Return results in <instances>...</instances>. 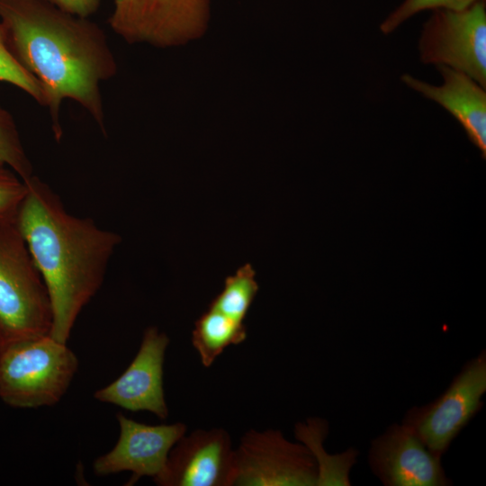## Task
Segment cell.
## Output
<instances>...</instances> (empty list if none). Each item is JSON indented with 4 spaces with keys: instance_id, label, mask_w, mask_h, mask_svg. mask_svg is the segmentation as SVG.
I'll use <instances>...</instances> for the list:
<instances>
[{
    "instance_id": "cell-1",
    "label": "cell",
    "mask_w": 486,
    "mask_h": 486,
    "mask_svg": "<svg viewBox=\"0 0 486 486\" xmlns=\"http://www.w3.org/2000/svg\"><path fill=\"white\" fill-rule=\"evenodd\" d=\"M0 22L13 55L42 87L55 140L63 137L65 99L84 108L106 136L101 84L118 66L105 32L47 0H0Z\"/></svg>"
},
{
    "instance_id": "cell-2",
    "label": "cell",
    "mask_w": 486,
    "mask_h": 486,
    "mask_svg": "<svg viewBox=\"0 0 486 486\" xmlns=\"http://www.w3.org/2000/svg\"><path fill=\"white\" fill-rule=\"evenodd\" d=\"M15 223L49 292L50 336L67 343L83 309L102 287L121 236L70 213L60 196L33 175Z\"/></svg>"
},
{
    "instance_id": "cell-3",
    "label": "cell",
    "mask_w": 486,
    "mask_h": 486,
    "mask_svg": "<svg viewBox=\"0 0 486 486\" xmlns=\"http://www.w3.org/2000/svg\"><path fill=\"white\" fill-rule=\"evenodd\" d=\"M49 292L14 222L0 224V347L50 335Z\"/></svg>"
},
{
    "instance_id": "cell-4",
    "label": "cell",
    "mask_w": 486,
    "mask_h": 486,
    "mask_svg": "<svg viewBox=\"0 0 486 486\" xmlns=\"http://www.w3.org/2000/svg\"><path fill=\"white\" fill-rule=\"evenodd\" d=\"M78 359L50 335L0 347V399L8 406L35 409L53 406L68 392Z\"/></svg>"
},
{
    "instance_id": "cell-5",
    "label": "cell",
    "mask_w": 486,
    "mask_h": 486,
    "mask_svg": "<svg viewBox=\"0 0 486 486\" xmlns=\"http://www.w3.org/2000/svg\"><path fill=\"white\" fill-rule=\"evenodd\" d=\"M425 64L445 65L486 86V1L455 11L435 9L418 41Z\"/></svg>"
},
{
    "instance_id": "cell-6",
    "label": "cell",
    "mask_w": 486,
    "mask_h": 486,
    "mask_svg": "<svg viewBox=\"0 0 486 486\" xmlns=\"http://www.w3.org/2000/svg\"><path fill=\"white\" fill-rule=\"evenodd\" d=\"M210 0H113L108 23L128 43L166 48L200 36Z\"/></svg>"
},
{
    "instance_id": "cell-7",
    "label": "cell",
    "mask_w": 486,
    "mask_h": 486,
    "mask_svg": "<svg viewBox=\"0 0 486 486\" xmlns=\"http://www.w3.org/2000/svg\"><path fill=\"white\" fill-rule=\"evenodd\" d=\"M486 392V354L470 360L434 401L410 410L402 423L441 458L451 442L482 406Z\"/></svg>"
},
{
    "instance_id": "cell-8",
    "label": "cell",
    "mask_w": 486,
    "mask_h": 486,
    "mask_svg": "<svg viewBox=\"0 0 486 486\" xmlns=\"http://www.w3.org/2000/svg\"><path fill=\"white\" fill-rule=\"evenodd\" d=\"M315 458L302 443H292L279 430H249L235 450L237 486H313Z\"/></svg>"
},
{
    "instance_id": "cell-9",
    "label": "cell",
    "mask_w": 486,
    "mask_h": 486,
    "mask_svg": "<svg viewBox=\"0 0 486 486\" xmlns=\"http://www.w3.org/2000/svg\"><path fill=\"white\" fill-rule=\"evenodd\" d=\"M120 428L113 448L96 458L93 471L96 476H108L121 472H132L128 485L148 476L153 480L165 470L169 453L185 434L184 423L148 425L128 418L118 412Z\"/></svg>"
},
{
    "instance_id": "cell-10",
    "label": "cell",
    "mask_w": 486,
    "mask_h": 486,
    "mask_svg": "<svg viewBox=\"0 0 486 486\" xmlns=\"http://www.w3.org/2000/svg\"><path fill=\"white\" fill-rule=\"evenodd\" d=\"M234 474L229 432L197 429L176 443L164 472L153 481L160 486H232Z\"/></svg>"
},
{
    "instance_id": "cell-11",
    "label": "cell",
    "mask_w": 486,
    "mask_h": 486,
    "mask_svg": "<svg viewBox=\"0 0 486 486\" xmlns=\"http://www.w3.org/2000/svg\"><path fill=\"white\" fill-rule=\"evenodd\" d=\"M169 338L157 327L143 333L137 355L113 382L94 393V398L132 412L148 411L160 419L168 416L165 399L164 361Z\"/></svg>"
},
{
    "instance_id": "cell-12",
    "label": "cell",
    "mask_w": 486,
    "mask_h": 486,
    "mask_svg": "<svg viewBox=\"0 0 486 486\" xmlns=\"http://www.w3.org/2000/svg\"><path fill=\"white\" fill-rule=\"evenodd\" d=\"M369 464L386 486L452 484L440 457L432 454L405 424H393L371 443Z\"/></svg>"
},
{
    "instance_id": "cell-13",
    "label": "cell",
    "mask_w": 486,
    "mask_h": 486,
    "mask_svg": "<svg viewBox=\"0 0 486 486\" xmlns=\"http://www.w3.org/2000/svg\"><path fill=\"white\" fill-rule=\"evenodd\" d=\"M436 68L443 76L442 86H431L410 75L402 81L447 110L465 129L470 139L485 153L486 149V93L469 76L445 65Z\"/></svg>"
},
{
    "instance_id": "cell-14",
    "label": "cell",
    "mask_w": 486,
    "mask_h": 486,
    "mask_svg": "<svg viewBox=\"0 0 486 486\" xmlns=\"http://www.w3.org/2000/svg\"><path fill=\"white\" fill-rule=\"evenodd\" d=\"M328 425L320 418H307L295 425L294 436L312 454L318 468L317 486H348L349 472L358 452L348 448L341 454H328L323 447Z\"/></svg>"
},
{
    "instance_id": "cell-15",
    "label": "cell",
    "mask_w": 486,
    "mask_h": 486,
    "mask_svg": "<svg viewBox=\"0 0 486 486\" xmlns=\"http://www.w3.org/2000/svg\"><path fill=\"white\" fill-rule=\"evenodd\" d=\"M246 338L243 321L210 307L195 321L192 331V344L205 367L211 366L228 346L238 345Z\"/></svg>"
},
{
    "instance_id": "cell-16",
    "label": "cell",
    "mask_w": 486,
    "mask_h": 486,
    "mask_svg": "<svg viewBox=\"0 0 486 486\" xmlns=\"http://www.w3.org/2000/svg\"><path fill=\"white\" fill-rule=\"evenodd\" d=\"M258 289L256 272L250 264H246L226 278L223 289L209 307L244 322Z\"/></svg>"
},
{
    "instance_id": "cell-17",
    "label": "cell",
    "mask_w": 486,
    "mask_h": 486,
    "mask_svg": "<svg viewBox=\"0 0 486 486\" xmlns=\"http://www.w3.org/2000/svg\"><path fill=\"white\" fill-rule=\"evenodd\" d=\"M0 160L24 181L33 174L32 161L23 146L13 114L0 104Z\"/></svg>"
},
{
    "instance_id": "cell-18",
    "label": "cell",
    "mask_w": 486,
    "mask_h": 486,
    "mask_svg": "<svg viewBox=\"0 0 486 486\" xmlns=\"http://www.w3.org/2000/svg\"><path fill=\"white\" fill-rule=\"evenodd\" d=\"M0 81L14 86L27 94L40 105L45 99L39 81L24 69L13 55L4 25L0 22Z\"/></svg>"
},
{
    "instance_id": "cell-19",
    "label": "cell",
    "mask_w": 486,
    "mask_h": 486,
    "mask_svg": "<svg viewBox=\"0 0 486 486\" xmlns=\"http://www.w3.org/2000/svg\"><path fill=\"white\" fill-rule=\"evenodd\" d=\"M26 191V182L0 160V224L15 221Z\"/></svg>"
},
{
    "instance_id": "cell-20",
    "label": "cell",
    "mask_w": 486,
    "mask_h": 486,
    "mask_svg": "<svg viewBox=\"0 0 486 486\" xmlns=\"http://www.w3.org/2000/svg\"><path fill=\"white\" fill-rule=\"evenodd\" d=\"M476 0H405L381 24L384 34L393 32L400 23L417 13L427 9L463 10Z\"/></svg>"
},
{
    "instance_id": "cell-21",
    "label": "cell",
    "mask_w": 486,
    "mask_h": 486,
    "mask_svg": "<svg viewBox=\"0 0 486 486\" xmlns=\"http://www.w3.org/2000/svg\"><path fill=\"white\" fill-rule=\"evenodd\" d=\"M57 8L83 18L94 14L101 5V0H47Z\"/></svg>"
}]
</instances>
